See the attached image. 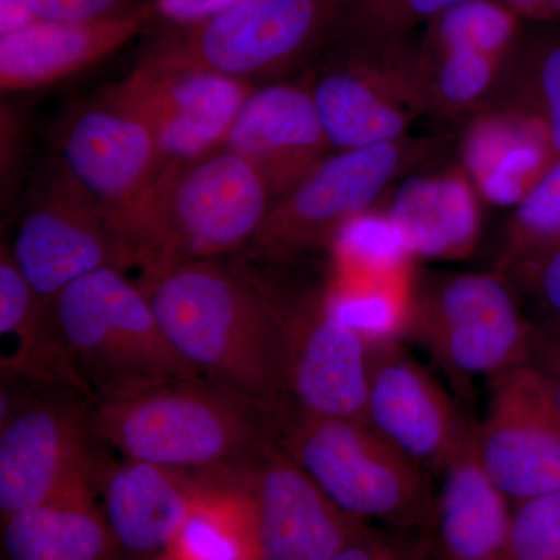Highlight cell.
<instances>
[{
  "mask_svg": "<svg viewBox=\"0 0 560 560\" xmlns=\"http://www.w3.org/2000/svg\"><path fill=\"white\" fill-rule=\"evenodd\" d=\"M31 0H0V36L38 22Z\"/></svg>",
  "mask_w": 560,
  "mask_h": 560,
  "instance_id": "f35d334b",
  "label": "cell"
},
{
  "mask_svg": "<svg viewBox=\"0 0 560 560\" xmlns=\"http://www.w3.org/2000/svg\"><path fill=\"white\" fill-rule=\"evenodd\" d=\"M429 540L370 530L330 560H430Z\"/></svg>",
  "mask_w": 560,
  "mask_h": 560,
  "instance_id": "e575fe53",
  "label": "cell"
},
{
  "mask_svg": "<svg viewBox=\"0 0 560 560\" xmlns=\"http://www.w3.org/2000/svg\"><path fill=\"white\" fill-rule=\"evenodd\" d=\"M88 407L40 399L2 410L0 511L2 517L38 506L73 490L94 488L101 463Z\"/></svg>",
  "mask_w": 560,
  "mask_h": 560,
  "instance_id": "8fae6325",
  "label": "cell"
},
{
  "mask_svg": "<svg viewBox=\"0 0 560 560\" xmlns=\"http://www.w3.org/2000/svg\"><path fill=\"white\" fill-rule=\"evenodd\" d=\"M61 158L62 168L130 248L132 226L165 167L150 128L132 114L98 101L70 120L61 139Z\"/></svg>",
  "mask_w": 560,
  "mask_h": 560,
  "instance_id": "2e32d148",
  "label": "cell"
},
{
  "mask_svg": "<svg viewBox=\"0 0 560 560\" xmlns=\"http://www.w3.org/2000/svg\"><path fill=\"white\" fill-rule=\"evenodd\" d=\"M0 366L7 381H25L43 388H66L94 399L70 359L51 302L33 290L13 250L0 253Z\"/></svg>",
  "mask_w": 560,
  "mask_h": 560,
  "instance_id": "ffe728a7",
  "label": "cell"
},
{
  "mask_svg": "<svg viewBox=\"0 0 560 560\" xmlns=\"http://www.w3.org/2000/svg\"><path fill=\"white\" fill-rule=\"evenodd\" d=\"M11 250L24 278L47 302L91 272L136 265L127 243L62 165L32 202Z\"/></svg>",
  "mask_w": 560,
  "mask_h": 560,
  "instance_id": "5bb4252c",
  "label": "cell"
},
{
  "mask_svg": "<svg viewBox=\"0 0 560 560\" xmlns=\"http://www.w3.org/2000/svg\"><path fill=\"white\" fill-rule=\"evenodd\" d=\"M95 485L117 544L136 552L171 548L201 489L178 470L135 459L101 464Z\"/></svg>",
  "mask_w": 560,
  "mask_h": 560,
  "instance_id": "44dd1931",
  "label": "cell"
},
{
  "mask_svg": "<svg viewBox=\"0 0 560 560\" xmlns=\"http://www.w3.org/2000/svg\"><path fill=\"white\" fill-rule=\"evenodd\" d=\"M488 386V408L474 433L482 470L512 506L559 489L560 410L539 371L525 363Z\"/></svg>",
  "mask_w": 560,
  "mask_h": 560,
  "instance_id": "4fadbf2b",
  "label": "cell"
},
{
  "mask_svg": "<svg viewBox=\"0 0 560 560\" xmlns=\"http://www.w3.org/2000/svg\"><path fill=\"white\" fill-rule=\"evenodd\" d=\"M460 2L464 0H345L334 33H340L348 51H394L412 28Z\"/></svg>",
  "mask_w": 560,
  "mask_h": 560,
  "instance_id": "4316f807",
  "label": "cell"
},
{
  "mask_svg": "<svg viewBox=\"0 0 560 560\" xmlns=\"http://www.w3.org/2000/svg\"><path fill=\"white\" fill-rule=\"evenodd\" d=\"M92 490H73L3 518L11 560H108L119 544Z\"/></svg>",
  "mask_w": 560,
  "mask_h": 560,
  "instance_id": "cb8c5ba5",
  "label": "cell"
},
{
  "mask_svg": "<svg viewBox=\"0 0 560 560\" xmlns=\"http://www.w3.org/2000/svg\"><path fill=\"white\" fill-rule=\"evenodd\" d=\"M276 441L338 508L410 529L433 522L436 499L429 474L357 419L282 411Z\"/></svg>",
  "mask_w": 560,
  "mask_h": 560,
  "instance_id": "277c9868",
  "label": "cell"
},
{
  "mask_svg": "<svg viewBox=\"0 0 560 560\" xmlns=\"http://www.w3.org/2000/svg\"><path fill=\"white\" fill-rule=\"evenodd\" d=\"M95 440L172 470L226 474L275 440L270 416L208 381H171L102 394L90 401Z\"/></svg>",
  "mask_w": 560,
  "mask_h": 560,
  "instance_id": "7a4b0ae2",
  "label": "cell"
},
{
  "mask_svg": "<svg viewBox=\"0 0 560 560\" xmlns=\"http://www.w3.org/2000/svg\"><path fill=\"white\" fill-rule=\"evenodd\" d=\"M393 51L359 54L319 72L311 86L324 132L334 149H361L404 138L419 88L388 65Z\"/></svg>",
  "mask_w": 560,
  "mask_h": 560,
  "instance_id": "e0dca14e",
  "label": "cell"
},
{
  "mask_svg": "<svg viewBox=\"0 0 560 560\" xmlns=\"http://www.w3.org/2000/svg\"><path fill=\"white\" fill-rule=\"evenodd\" d=\"M149 0L88 22L38 21L0 36V90L35 91L97 65L153 20Z\"/></svg>",
  "mask_w": 560,
  "mask_h": 560,
  "instance_id": "d6986e66",
  "label": "cell"
},
{
  "mask_svg": "<svg viewBox=\"0 0 560 560\" xmlns=\"http://www.w3.org/2000/svg\"><path fill=\"white\" fill-rule=\"evenodd\" d=\"M223 149L250 162L278 200L329 158L331 145L311 86L278 83L250 92Z\"/></svg>",
  "mask_w": 560,
  "mask_h": 560,
  "instance_id": "ac0fdd59",
  "label": "cell"
},
{
  "mask_svg": "<svg viewBox=\"0 0 560 560\" xmlns=\"http://www.w3.org/2000/svg\"><path fill=\"white\" fill-rule=\"evenodd\" d=\"M526 86L523 116L539 121L560 158V31L540 35L523 58Z\"/></svg>",
  "mask_w": 560,
  "mask_h": 560,
  "instance_id": "f546056e",
  "label": "cell"
},
{
  "mask_svg": "<svg viewBox=\"0 0 560 560\" xmlns=\"http://www.w3.org/2000/svg\"><path fill=\"white\" fill-rule=\"evenodd\" d=\"M405 330L469 400L475 382L529 363L539 326L526 318L506 280L466 272L418 280Z\"/></svg>",
  "mask_w": 560,
  "mask_h": 560,
  "instance_id": "8992f818",
  "label": "cell"
},
{
  "mask_svg": "<svg viewBox=\"0 0 560 560\" xmlns=\"http://www.w3.org/2000/svg\"><path fill=\"white\" fill-rule=\"evenodd\" d=\"M342 2L245 0L208 21L176 27L143 60L254 83L296 65L334 33Z\"/></svg>",
  "mask_w": 560,
  "mask_h": 560,
  "instance_id": "ba28073f",
  "label": "cell"
},
{
  "mask_svg": "<svg viewBox=\"0 0 560 560\" xmlns=\"http://www.w3.org/2000/svg\"><path fill=\"white\" fill-rule=\"evenodd\" d=\"M433 77L436 97L452 108H463L478 101L495 77L500 60L474 49H436Z\"/></svg>",
  "mask_w": 560,
  "mask_h": 560,
  "instance_id": "1f68e13d",
  "label": "cell"
},
{
  "mask_svg": "<svg viewBox=\"0 0 560 560\" xmlns=\"http://www.w3.org/2000/svg\"><path fill=\"white\" fill-rule=\"evenodd\" d=\"M140 289L172 348L202 378L271 420L287 407L282 337L241 268L183 261L143 272Z\"/></svg>",
  "mask_w": 560,
  "mask_h": 560,
  "instance_id": "6da1fadb",
  "label": "cell"
},
{
  "mask_svg": "<svg viewBox=\"0 0 560 560\" xmlns=\"http://www.w3.org/2000/svg\"><path fill=\"white\" fill-rule=\"evenodd\" d=\"M40 21L88 22L131 9L130 0H31Z\"/></svg>",
  "mask_w": 560,
  "mask_h": 560,
  "instance_id": "d590c367",
  "label": "cell"
},
{
  "mask_svg": "<svg viewBox=\"0 0 560 560\" xmlns=\"http://www.w3.org/2000/svg\"><path fill=\"white\" fill-rule=\"evenodd\" d=\"M518 16L503 2L464 0L431 21L434 49H474L503 60L514 46Z\"/></svg>",
  "mask_w": 560,
  "mask_h": 560,
  "instance_id": "83f0119b",
  "label": "cell"
},
{
  "mask_svg": "<svg viewBox=\"0 0 560 560\" xmlns=\"http://www.w3.org/2000/svg\"><path fill=\"white\" fill-rule=\"evenodd\" d=\"M464 160L486 200L518 206L558 158L539 121L514 114L475 125Z\"/></svg>",
  "mask_w": 560,
  "mask_h": 560,
  "instance_id": "d4e9b609",
  "label": "cell"
},
{
  "mask_svg": "<svg viewBox=\"0 0 560 560\" xmlns=\"http://www.w3.org/2000/svg\"><path fill=\"white\" fill-rule=\"evenodd\" d=\"M282 337L287 364V407L302 415L364 422L368 341L340 318L334 300L320 290L242 265ZM282 410V411H283Z\"/></svg>",
  "mask_w": 560,
  "mask_h": 560,
  "instance_id": "52a82bcc",
  "label": "cell"
},
{
  "mask_svg": "<svg viewBox=\"0 0 560 560\" xmlns=\"http://www.w3.org/2000/svg\"><path fill=\"white\" fill-rule=\"evenodd\" d=\"M364 422L425 474H442L470 440L440 382L399 341H368Z\"/></svg>",
  "mask_w": 560,
  "mask_h": 560,
  "instance_id": "9a60e30c",
  "label": "cell"
},
{
  "mask_svg": "<svg viewBox=\"0 0 560 560\" xmlns=\"http://www.w3.org/2000/svg\"><path fill=\"white\" fill-rule=\"evenodd\" d=\"M418 150L420 147L397 139L326 158L272 202L253 243L282 256L337 241L342 226L368 212Z\"/></svg>",
  "mask_w": 560,
  "mask_h": 560,
  "instance_id": "7c38bea8",
  "label": "cell"
},
{
  "mask_svg": "<svg viewBox=\"0 0 560 560\" xmlns=\"http://www.w3.org/2000/svg\"><path fill=\"white\" fill-rule=\"evenodd\" d=\"M508 558L560 560V488L512 506Z\"/></svg>",
  "mask_w": 560,
  "mask_h": 560,
  "instance_id": "4dcf8cb0",
  "label": "cell"
},
{
  "mask_svg": "<svg viewBox=\"0 0 560 560\" xmlns=\"http://www.w3.org/2000/svg\"><path fill=\"white\" fill-rule=\"evenodd\" d=\"M517 16L537 21L560 20V0H503Z\"/></svg>",
  "mask_w": 560,
  "mask_h": 560,
  "instance_id": "ab89813d",
  "label": "cell"
},
{
  "mask_svg": "<svg viewBox=\"0 0 560 560\" xmlns=\"http://www.w3.org/2000/svg\"><path fill=\"white\" fill-rule=\"evenodd\" d=\"M560 238V158L534 184L510 224L503 267L517 268Z\"/></svg>",
  "mask_w": 560,
  "mask_h": 560,
  "instance_id": "f1b7e54d",
  "label": "cell"
},
{
  "mask_svg": "<svg viewBox=\"0 0 560 560\" xmlns=\"http://www.w3.org/2000/svg\"><path fill=\"white\" fill-rule=\"evenodd\" d=\"M164 560H175V559H173V558H171V556H168V558L164 559Z\"/></svg>",
  "mask_w": 560,
  "mask_h": 560,
  "instance_id": "60d3db41",
  "label": "cell"
},
{
  "mask_svg": "<svg viewBox=\"0 0 560 560\" xmlns=\"http://www.w3.org/2000/svg\"><path fill=\"white\" fill-rule=\"evenodd\" d=\"M275 197L245 158L221 149L162 168L128 238L143 272L219 260L256 241Z\"/></svg>",
  "mask_w": 560,
  "mask_h": 560,
  "instance_id": "3957f363",
  "label": "cell"
},
{
  "mask_svg": "<svg viewBox=\"0 0 560 560\" xmlns=\"http://www.w3.org/2000/svg\"><path fill=\"white\" fill-rule=\"evenodd\" d=\"M154 16L171 22L175 27H189L208 21L245 0H149Z\"/></svg>",
  "mask_w": 560,
  "mask_h": 560,
  "instance_id": "8d00e7d4",
  "label": "cell"
},
{
  "mask_svg": "<svg viewBox=\"0 0 560 560\" xmlns=\"http://www.w3.org/2000/svg\"><path fill=\"white\" fill-rule=\"evenodd\" d=\"M230 482L248 500L261 560H330L370 533L338 508L278 441Z\"/></svg>",
  "mask_w": 560,
  "mask_h": 560,
  "instance_id": "30bf717a",
  "label": "cell"
},
{
  "mask_svg": "<svg viewBox=\"0 0 560 560\" xmlns=\"http://www.w3.org/2000/svg\"><path fill=\"white\" fill-rule=\"evenodd\" d=\"M337 242L353 256L364 259H397L407 253L388 217L364 212L353 217L342 226Z\"/></svg>",
  "mask_w": 560,
  "mask_h": 560,
  "instance_id": "836d02e7",
  "label": "cell"
},
{
  "mask_svg": "<svg viewBox=\"0 0 560 560\" xmlns=\"http://www.w3.org/2000/svg\"><path fill=\"white\" fill-rule=\"evenodd\" d=\"M474 431L442 471L434 506L438 560H510L508 530L512 504L482 470Z\"/></svg>",
  "mask_w": 560,
  "mask_h": 560,
  "instance_id": "7402d4cb",
  "label": "cell"
},
{
  "mask_svg": "<svg viewBox=\"0 0 560 560\" xmlns=\"http://www.w3.org/2000/svg\"><path fill=\"white\" fill-rule=\"evenodd\" d=\"M386 217L405 250L423 257L463 256L480 231L477 195L460 173L405 179Z\"/></svg>",
  "mask_w": 560,
  "mask_h": 560,
  "instance_id": "603a6c76",
  "label": "cell"
},
{
  "mask_svg": "<svg viewBox=\"0 0 560 560\" xmlns=\"http://www.w3.org/2000/svg\"><path fill=\"white\" fill-rule=\"evenodd\" d=\"M51 307L94 399L151 383L202 381L172 348L142 289L117 268L70 283Z\"/></svg>",
  "mask_w": 560,
  "mask_h": 560,
  "instance_id": "5b68a950",
  "label": "cell"
},
{
  "mask_svg": "<svg viewBox=\"0 0 560 560\" xmlns=\"http://www.w3.org/2000/svg\"><path fill=\"white\" fill-rule=\"evenodd\" d=\"M514 271L544 316L540 329L560 334V238Z\"/></svg>",
  "mask_w": 560,
  "mask_h": 560,
  "instance_id": "d6a6232c",
  "label": "cell"
},
{
  "mask_svg": "<svg viewBox=\"0 0 560 560\" xmlns=\"http://www.w3.org/2000/svg\"><path fill=\"white\" fill-rule=\"evenodd\" d=\"M254 90L253 81L142 60L106 86L101 101L142 120L167 165L221 149Z\"/></svg>",
  "mask_w": 560,
  "mask_h": 560,
  "instance_id": "9c48e42d",
  "label": "cell"
},
{
  "mask_svg": "<svg viewBox=\"0 0 560 560\" xmlns=\"http://www.w3.org/2000/svg\"><path fill=\"white\" fill-rule=\"evenodd\" d=\"M168 551L175 560H261L246 497L230 482L201 485Z\"/></svg>",
  "mask_w": 560,
  "mask_h": 560,
  "instance_id": "484cf974",
  "label": "cell"
},
{
  "mask_svg": "<svg viewBox=\"0 0 560 560\" xmlns=\"http://www.w3.org/2000/svg\"><path fill=\"white\" fill-rule=\"evenodd\" d=\"M529 363L539 371L560 410V334L540 329Z\"/></svg>",
  "mask_w": 560,
  "mask_h": 560,
  "instance_id": "74e56055",
  "label": "cell"
}]
</instances>
